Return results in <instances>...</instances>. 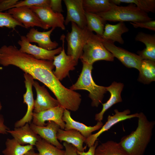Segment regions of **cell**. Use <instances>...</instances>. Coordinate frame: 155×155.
Masks as SVG:
<instances>
[{
	"mask_svg": "<svg viewBox=\"0 0 155 155\" xmlns=\"http://www.w3.org/2000/svg\"><path fill=\"white\" fill-rule=\"evenodd\" d=\"M50 7L54 12L61 13L63 11L61 0H50Z\"/></svg>",
	"mask_w": 155,
	"mask_h": 155,
	"instance_id": "35",
	"label": "cell"
},
{
	"mask_svg": "<svg viewBox=\"0 0 155 155\" xmlns=\"http://www.w3.org/2000/svg\"><path fill=\"white\" fill-rule=\"evenodd\" d=\"M57 137L59 141L72 144L79 152H84L86 149V147L83 146V144L86 138L78 131L73 129L65 130L60 128L58 130Z\"/></svg>",
	"mask_w": 155,
	"mask_h": 155,
	"instance_id": "21",
	"label": "cell"
},
{
	"mask_svg": "<svg viewBox=\"0 0 155 155\" xmlns=\"http://www.w3.org/2000/svg\"><path fill=\"white\" fill-rule=\"evenodd\" d=\"M63 145L65 149L64 155H79L76 148L72 144L64 142Z\"/></svg>",
	"mask_w": 155,
	"mask_h": 155,
	"instance_id": "36",
	"label": "cell"
},
{
	"mask_svg": "<svg viewBox=\"0 0 155 155\" xmlns=\"http://www.w3.org/2000/svg\"><path fill=\"white\" fill-rule=\"evenodd\" d=\"M50 0H24L21 1L19 0L12 8L23 6L50 7Z\"/></svg>",
	"mask_w": 155,
	"mask_h": 155,
	"instance_id": "32",
	"label": "cell"
},
{
	"mask_svg": "<svg viewBox=\"0 0 155 155\" xmlns=\"http://www.w3.org/2000/svg\"><path fill=\"white\" fill-rule=\"evenodd\" d=\"M83 4L85 12L95 14L107 11L113 4L109 0H83Z\"/></svg>",
	"mask_w": 155,
	"mask_h": 155,
	"instance_id": "26",
	"label": "cell"
},
{
	"mask_svg": "<svg viewBox=\"0 0 155 155\" xmlns=\"http://www.w3.org/2000/svg\"><path fill=\"white\" fill-rule=\"evenodd\" d=\"M94 155H128L119 142L109 140L98 145Z\"/></svg>",
	"mask_w": 155,
	"mask_h": 155,
	"instance_id": "24",
	"label": "cell"
},
{
	"mask_svg": "<svg viewBox=\"0 0 155 155\" xmlns=\"http://www.w3.org/2000/svg\"><path fill=\"white\" fill-rule=\"evenodd\" d=\"M87 26L91 31L101 37L106 21L98 15L90 12L85 13Z\"/></svg>",
	"mask_w": 155,
	"mask_h": 155,
	"instance_id": "27",
	"label": "cell"
},
{
	"mask_svg": "<svg viewBox=\"0 0 155 155\" xmlns=\"http://www.w3.org/2000/svg\"><path fill=\"white\" fill-rule=\"evenodd\" d=\"M67 10L64 24L68 25L70 22H73L81 28L87 26L84 9L83 0H64Z\"/></svg>",
	"mask_w": 155,
	"mask_h": 155,
	"instance_id": "12",
	"label": "cell"
},
{
	"mask_svg": "<svg viewBox=\"0 0 155 155\" xmlns=\"http://www.w3.org/2000/svg\"><path fill=\"white\" fill-rule=\"evenodd\" d=\"M19 0H0V12L12 8Z\"/></svg>",
	"mask_w": 155,
	"mask_h": 155,
	"instance_id": "34",
	"label": "cell"
},
{
	"mask_svg": "<svg viewBox=\"0 0 155 155\" xmlns=\"http://www.w3.org/2000/svg\"><path fill=\"white\" fill-rule=\"evenodd\" d=\"M114 58L104 46L101 37L93 33L85 44L80 59L81 61L93 64L101 60L113 61Z\"/></svg>",
	"mask_w": 155,
	"mask_h": 155,
	"instance_id": "4",
	"label": "cell"
},
{
	"mask_svg": "<svg viewBox=\"0 0 155 155\" xmlns=\"http://www.w3.org/2000/svg\"><path fill=\"white\" fill-rule=\"evenodd\" d=\"M7 133L23 145H29L34 146L36 142L41 139L32 130L28 123L20 127H15L13 130H9Z\"/></svg>",
	"mask_w": 155,
	"mask_h": 155,
	"instance_id": "19",
	"label": "cell"
},
{
	"mask_svg": "<svg viewBox=\"0 0 155 155\" xmlns=\"http://www.w3.org/2000/svg\"><path fill=\"white\" fill-rule=\"evenodd\" d=\"M33 86L37 94L34 113H39L59 105L57 100L51 96L44 85L41 86L38 82L34 81Z\"/></svg>",
	"mask_w": 155,
	"mask_h": 155,
	"instance_id": "15",
	"label": "cell"
},
{
	"mask_svg": "<svg viewBox=\"0 0 155 155\" xmlns=\"http://www.w3.org/2000/svg\"><path fill=\"white\" fill-rule=\"evenodd\" d=\"M54 29L51 28L46 31L40 32L32 28L25 36L30 43L35 42L40 47L48 50H53L57 49L58 46L57 42L52 41L50 38L51 34Z\"/></svg>",
	"mask_w": 155,
	"mask_h": 155,
	"instance_id": "18",
	"label": "cell"
},
{
	"mask_svg": "<svg viewBox=\"0 0 155 155\" xmlns=\"http://www.w3.org/2000/svg\"><path fill=\"white\" fill-rule=\"evenodd\" d=\"M124 87L123 84L114 82L108 87H106L107 91L110 94V97L108 100L102 104V108L101 111L96 114L95 120L98 121H101L103 120L104 113L109 108L115 104L122 101L121 93Z\"/></svg>",
	"mask_w": 155,
	"mask_h": 155,
	"instance_id": "20",
	"label": "cell"
},
{
	"mask_svg": "<svg viewBox=\"0 0 155 155\" xmlns=\"http://www.w3.org/2000/svg\"><path fill=\"white\" fill-rule=\"evenodd\" d=\"M110 1L117 5H119L121 3H132L147 13L155 12V0H111Z\"/></svg>",
	"mask_w": 155,
	"mask_h": 155,
	"instance_id": "30",
	"label": "cell"
},
{
	"mask_svg": "<svg viewBox=\"0 0 155 155\" xmlns=\"http://www.w3.org/2000/svg\"><path fill=\"white\" fill-rule=\"evenodd\" d=\"M5 145V148L2 151L3 155H24L34 147L29 145H22L13 138H7Z\"/></svg>",
	"mask_w": 155,
	"mask_h": 155,
	"instance_id": "28",
	"label": "cell"
},
{
	"mask_svg": "<svg viewBox=\"0 0 155 155\" xmlns=\"http://www.w3.org/2000/svg\"><path fill=\"white\" fill-rule=\"evenodd\" d=\"M30 125L32 130L41 138L60 149H63V145L57 138V133L58 129L60 128L56 123L52 121H49L44 126H37L32 123Z\"/></svg>",
	"mask_w": 155,
	"mask_h": 155,
	"instance_id": "16",
	"label": "cell"
},
{
	"mask_svg": "<svg viewBox=\"0 0 155 155\" xmlns=\"http://www.w3.org/2000/svg\"><path fill=\"white\" fill-rule=\"evenodd\" d=\"M106 21L135 22L150 20L147 13L141 10L134 4H129L126 6H120L114 4L107 11L96 14Z\"/></svg>",
	"mask_w": 155,
	"mask_h": 155,
	"instance_id": "3",
	"label": "cell"
},
{
	"mask_svg": "<svg viewBox=\"0 0 155 155\" xmlns=\"http://www.w3.org/2000/svg\"><path fill=\"white\" fill-rule=\"evenodd\" d=\"M130 23L135 28H144L151 30L155 31V21L154 20L130 22Z\"/></svg>",
	"mask_w": 155,
	"mask_h": 155,
	"instance_id": "33",
	"label": "cell"
},
{
	"mask_svg": "<svg viewBox=\"0 0 155 155\" xmlns=\"http://www.w3.org/2000/svg\"><path fill=\"white\" fill-rule=\"evenodd\" d=\"M129 28L124 22H119L115 24L107 23L105 26L101 38L102 40L123 44L124 41L122 37L123 33L129 31Z\"/></svg>",
	"mask_w": 155,
	"mask_h": 155,
	"instance_id": "23",
	"label": "cell"
},
{
	"mask_svg": "<svg viewBox=\"0 0 155 155\" xmlns=\"http://www.w3.org/2000/svg\"><path fill=\"white\" fill-rule=\"evenodd\" d=\"M20 46L19 50L33 56L39 60L53 61L54 57L59 54L62 49L60 46L51 50H47L31 44L27 40L25 36L22 35L18 42Z\"/></svg>",
	"mask_w": 155,
	"mask_h": 155,
	"instance_id": "8",
	"label": "cell"
},
{
	"mask_svg": "<svg viewBox=\"0 0 155 155\" xmlns=\"http://www.w3.org/2000/svg\"><path fill=\"white\" fill-rule=\"evenodd\" d=\"M135 40L144 43L146 47L137 52L142 59L155 61V35L139 32L136 35Z\"/></svg>",
	"mask_w": 155,
	"mask_h": 155,
	"instance_id": "22",
	"label": "cell"
},
{
	"mask_svg": "<svg viewBox=\"0 0 155 155\" xmlns=\"http://www.w3.org/2000/svg\"><path fill=\"white\" fill-rule=\"evenodd\" d=\"M82 68L81 72L76 82L69 87L74 91L86 90L89 92V97L92 100L91 106L97 107L102 103L104 94L107 91L106 87L96 84L92 75L93 64L82 61Z\"/></svg>",
	"mask_w": 155,
	"mask_h": 155,
	"instance_id": "2",
	"label": "cell"
},
{
	"mask_svg": "<svg viewBox=\"0 0 155 155\" xmlns=\"http://www.w3.org/2000/svg\"><path fill=\"white\" fill-rule=\"evenodd\" d=\"M2 108V106L1 103L0 101V112Z\"/></svg>",
	"mask_w": 155,
	"mask_h": 155,
	"instance_id": "40",
	"label": "cell"
},
{
	"mask_svg": "<svg viewBox=\"0 0 155 155\" xmlns=\"http://www.w3.org/2000/svg\"><path fill=\"white\" fill-rule=\"evenodd\" d=\"M138 80L144 84H148L155 80V61L142 59L140 67Z\"/></svg>",
	"mask_w": 155,
	"mask_h": 155,
	"instance_id": "25",
	"label": "cell"
},
{
	"mask_svg": "<svg viewBox=\"0 0 155 155\" xmlns=\"http://www.w3.org/2000/svg\"><path fill=\"white\" fill-rule=\"evenodd\" d=\"M71 24V31L65 37L67 42V54L72 56L78 63L83 48L93 32L87 26L81 28L73 22Z\"/></svg>",
	"mask_w": 155,
	"mask_h": 155,
	"instance_id": "5",
	"label": "cell"
},
{
	"mask_svg": "<svg viewBox=\"0 0 155 155\" xmlns=\"http://www.w3.org/2000/svg\"><path fill=\"white\" fill-rule=\"evenodd\" d=\"M9 129L5 124L3 116L0 115V134H5L8 133Z\"/></svg>",
	"mask_w": 155,
	"mask_h": 155,
	"instance_id": "38",
	"label": "cell"
},
{
	"mask_svg": "<svg viewBox=\"0 0 155 155\" xmlns=\"http://www.w3.org/2000/svg\"><path fill=\"white\" fill-rule=\"evenodd\" d=\"M7 12L23 24L25 28L27 29L36 26L46 30L36 14L28 7L13 8L8 10Z\"/></svg>",
	"mask_w": 155,
	"mask_h": 155,
	"instance_id": "11",
	"label": "cell"
},
{
	"mask_svg": "<svg viewBox=\"0 0 155 155\" xmlns=\"http://www.w3.org/2000/svg\"><path fill=\"white\" fill-rule=\"evenodd\" d=\"M24 155H39L38 153L35 152L34 148L31 150Z\"/></svg>",
	"mask_w": 155,
	"mask_h": 155,
	"instance_id": "39",
	"label": "cell"
},
{
	"mask_svg": "<svg viewBox=\"0 0 155 155\" xmlns=\"http://www.w3.org/2000/svg\"><path fill=\"white\" fill-rule=\"evenodd\" d=\"M28 7L36 14L46 29L56 28L63 30L65 29L64 18L62 13L55 12L49 7Z\"/></svg>",
	"mask_w": 155,
	"mask_h": 155,
	"instance_id": "10",
	"label": "cell"
},
{
	"mask_svg": "<svg viewBox=\"0 0 155 155\" xmlns=\"http://www.w3.org/2000/svg\"><path fill=\"white\" fill-rule=\"evenodd\" d=\"M136 129L122 137L119 143L128 155H144L152 134L155 122L149 121L142 112L138 113Z\"/></svg>",
	"mask_w": 155,
	"mask_h": 155,
	"instance_id": "1",
	"label": "cell"
},
{
	"mask_svg": "<svg viewBox=\"0 0 155 155\" xmlns=\"http://www.w3.org/2000/svg\"><path fill=\"white\" fill-rule=\"evenodd\" d=\"M18 26L24 28L23 24L16 21L10 14L0 12V27H6L14 30Z\"/></svg>",
	"mask_w": 155,
	"mask_h": 155,
	"instance_id": "31",
	"label": "cell"
},
{
	"mask_svg": "<svg viewBox=\"0 0 155 155\" xmlns=\"http://www.w3.org/2000/svg\"><path fill=\"white\" fill-rule=\"evenodd\" d=\"M98 144V142L97 140L93 146L89 148L87 152H80L77 151L79 155H94L95 149Z\"/></svg>",
	"mask_w": 155,
	"mask_h": 155,
	"instance_id": "37",
	"label": "cell"
},
{
	"mask_svg": "<svg viewBox=\"0 0 155 155\" xmlns=\"http://www.w3.org/2000/svg\"><path fill=\"white\" fill-rule=\"evenodd\" d=\"M64 109L59 105L39 113L33 112L32 123L37 126H44L46 125V121H52L64 129L65 124L62 118Z\"/></svg>",
	"mask_w": 155,
	"mask_h": 155,
	"instance_id": "13",
	"label": "cell"
},
{
	"mask_svg": "<svg viewBox=\"0 0 155 155\" xmlns=\"http://www.w3.org/2000/svg\"><path fill=\"white\" fill-rule=\"evenodd\" d=\"M115 114L112 115H108L107 121L104 124L96 133L92 134L86 138L84 143L86 146L90 148L93 146L98 137L103 133L108 131L113 126L121 121L135 117H137L138 113L130 114L131 113L129 109H127L122 112L119 111L117 109L114 110Z\"/></svg>",
	"mask_w": 155,
	"mask_h": 155,
	"instance_id": "9",
	"label": "cell"
},
{
	"mask_svg": "<svg viewBox=\"0 0 155 155\" xmlns=\"http://www.w3.org/2000/svg\"><path fill=\"white\" fill-rule=\"evenodd\" d=\"M39 155H64V150L60 149L41 138L35 144Z\"/></svg>",
	"mask_w": 155,
	"mask_h": 155,
	"instance_id": "29",
	"label": "cell"
},
{
	"mask_svg": "<svg viewBox=\"0 0 155 155\" xmlns=\"http://www.w3.org/2000/svg\"><path fill=\"white\" fill-rule=\"evenodd\" d=\"M62 120L65 123V130L74 129L79 131L86 138L92 133L99 130L103 125L101 121H98L94 126H88L84 124L74 120L71 117L70 111L66 109L64 111Z\"/></svg>",
	"mask_w": 155,
	"mask_h": 155,
	"instance_id": "17",
	"label": "cell"
},
{
	"mask_svg": "<svg viewBox=\"0 0 155 155\" xmlns=\"http://www.w3.org/2000/svg\"><path fill=\"white\" fill-rule=\"evenodd\" d=\"M105 48L125 66L139 70L142 60L138 55L116 46L114 42L102 40Z\"/></svg>",
	"mask_w": 155,
	"mask_h": 155,
	"instance_id": "7",
	"label": "cell"
},
{
	"mask_svg": "<svg viewBox=\"0 0 155 155\" xmlns=\"http://www.w3.org/2000/svg\"><path fill=\"white\" fill-rule=\"evenodd\" d=\"M65 38L64 35L61 36L60 39L62 42V49L59 54L54 57L53 61L55 67L53 73L60 81L69 76V71L74 70L75 66L78 64L72 56L66 53L64 49Z\"/></svg>",
	"mask_w": 155,
	"mask_h": 155,
	"instance_id": "6",
	"label": "cell"
},
{
	"mask_svg": "<svg viewBox=\"0 0 155 155\" xmlns=\"http://www.w3.org/2000/svg\"><path fill=\"white\" fill-rule=\"evenodd\" d=\"M24 75L26 91L23 95V102L27 105V111L24 116L15 123V127L22 126L26 123H30L32 119L33 111L35 102L32 90L34 79L31 75L27 73H25Z\"/></svg>",
	"mask_w": 155,
	"mask_h": 155,
	"instance_id": "14",
	"label": "cell"
}]
</instances>
